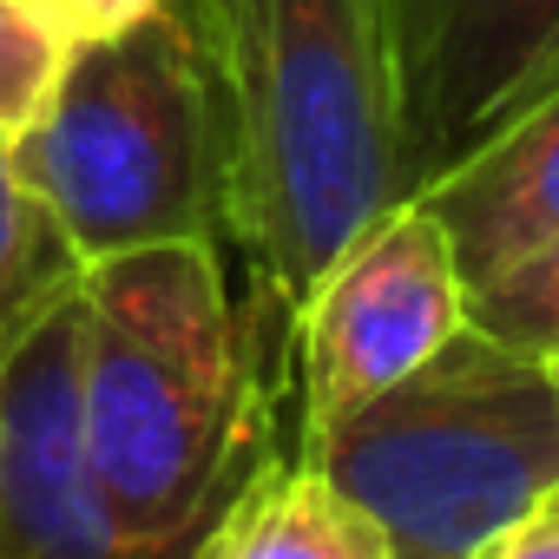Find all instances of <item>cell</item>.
I'll return each instance as SVG.
<instances>
[{"label":"cell","mask_w":559,"mask_h":559,"mask_svg":"<svg viewBox=\"0 0 559 559\" xmlns=\"http://www.w3.org/2000/svg\"><path fill=\"white\" fill-rule=\"evenodd\" d=\"M402 73V191L559 80V0H389Z\"/></svg>","instance_id":"8992f818"},{"label":"cell","mask_w":559,"mask_h":559,"mask_svg":"<svg viewBox=\"0 0 559 559\" xmlns=\"http://www.w3.org/2000/svg\"><path fill=\"white\" fill-rule=\"evenodd\" d=\"M467 323L507 349L552 356L559 349V237L533 243L520 263L467 290Z\"/></svg>","instance_id":"8fae6325"},{"label":"cell","mask_w":559,"mask_h":559,"mask_svg":"<svg viewBox=\"0 0 559 559\" xmlns=\"http://www.w3.org/2000/svg\"><path fill=\"white\" fill-rule=\"evenodd\" d=\"M546 369H552V395H559V349H552V356H546Z\"/></svg>","instance_id":"5bb4252c"},{"label":"cell","mask_w":559,"mask_h":559,"mask_svg":"<svg viewBox=\"0 0 559 559\" xmlns=\"http://www.w3.org/2000/svg\"><path fill=\"white\" fill-rule=\"evenodd\" d=\"M185 559H395L389 533L304 454L243 474Z\"/></svg>","instance_id":"9c48e42d"},{"label":"cell","mask_w":559,"mask_h":559,"mask_svg":"<svg viewBox=\"0 0 559 559\" xmlns=\"http://www.w3.org/2000/svg\"><path fill=\"white\" fill-rule=\"evenodd\" d=\"M80 290L0 362V559H139L86 467Z\"/></svg>","instance_id":"52a82bcc"},{"label":"cell","mask_w":559,"mask_h":559,"mask_svg":"<svg viewBox=\"0 0 559 559\" xmlns=\"http://www.w3.org/2000/svg\"><path fill=\"white\" fill-rule=\"evenodd\" d=\"M290 323L304 369V441H317L467 330V284L435 211L421 198L376 211Z\"/></svg>","instance_id":"5b68a950"},{"label":"cell","mask_w":559,"mask_h":559,"mask_svg":"<svg viewBox=\"0 0 559 559\" xmlns=\"http://www.w3.org/2000/svg\"><path fill=\"white\" fill-rule=\"evenodd\" d=\"M21 8L53 27L67 47H86V40H106V34H126L132 21H145L165 0H21Z\"/></svg>","instance_id":"4fadbf2b"},{"label":"cell","mask_w":559,"mask_h":559,"mask_svg":"<svg viewBox=\"0 0 559 559\" xmlns=\"http://www.w3.org/2000/svg\"><path fill=\"white\" fill-rule=\"evenodd\" d=\"M67 40L40 27L21 0H0V152H14V139L40 119L67 73Z\"/></svg>","instance_id":"7c38bea8"},{"label":"cell","mask_w":559,"mask_h":559,"mask_svg":"<svg viewBox=\"0 0 559 559\" xmlns=\"http://www.w3.org/2000/svg\"><path fill=\"white\" fill-rule=\"evenodd\" d=\"M80 250L60 230V217L34 198V185L14 171V152H0V362L14 343L80 290Z\"/></svg>","instance_id":"30bf717a"},{"label":"cell","mask_w":559,"mask_h":559,"mask_svg":"<svg viewBox=\"0 0 559 559\" xmlns=\"http://www.w3.org/2000/svg\"><path fill=\"white\" fill-rule=\"evenodd\" d=\"M304 454L389 533L395 559H474L559 487L552 369L467 323Z\"/></svg>","instance_id":"277c9868"},{"label":"cell","mask_w":559,"mask_h":559,"mask_svg":"<svg viewBox=\"0 0 559 559\" xmlns=\"http://www.w3.org/2000/svg\"><path fill=\"white\" fill-rule=\"evenodd\" d=\"M14 171L60 217L80 263L224 237V145L191 0L67 53Z\"/></svg>","instance_id":"3957f363"},{"label":"cell","mask_w":559,"mask_h":559,"mask_svg":"<svg viewBox=\"0 0 559 559\" xmlns=\"http://www.w3.org/2000/svg\"><path fill=\"white\" fill-rule=\"evenodd\" d=\"M80 428L139 559H185L250 435V330L217 243H152L80 276Z\"/></svg>","instance_id":"7a4b0ae2"},{"label":"cell","mask_w":559,"mask_h":559,"mask_svg":"<svg viewBox=\"0 0 559 559\" xmlns=\"http://www.w3.org/2000/svg\"><path fill=\"white\" fill-rule=\"evenodd\" d=\"M224 145V237L276 317L402 191L389 0H191Z\"/></svg>","instance_id":"6da1fadb"},{"label":"cell","mask_w":559,"mask_h":559,"mask_svg":"<svg viewBox=\"0 0 559 559\" xmlns=\"http://www.w3.org/2000/svg\"><path fill=\"white\" fill-rule=\"evenodd\" d=\"M408 198H421L448 230L467 290L559 237V80Z\"/></svg>","instance_id":"ba28073f"}]
</instances>
